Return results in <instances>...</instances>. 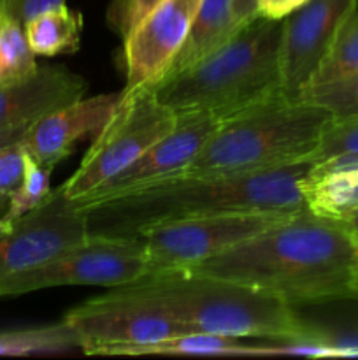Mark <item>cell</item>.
I'll list each match as a JSON object with an SVG mask.
<instances>
[{
	"mask_svg": "<svg viewBox=\"0 0 358 360\" xmlns=\"http://www.w3.org/2000/svg\"><path fill=\"white\" fill-rule=\"evenodd\" d=\"M74 348H81L79 338L65 320L51 323V326L0 330V355L2 357L51 355L74 350Z\"/></svg>",
	"mask_w": 358,
	"mask_h": 360,
	"instance_id": "ffe728a7",
	"label": "cell"
},
{
	"mask_svg": "<svg viewBox=\"0 0 358 360\" xmlns=\"http://www.w3.org/2000/svg\"><path fill=\"white\" fill-rule=\"evenodd\" d=\"M333 157H358V115L332 116L323 129L311 162Z\"/></svg>",
	"mask_w": 358,
	"mask_h": 360,
	"instance_id": "cb8c5ba5",
	"label": "cell"
},
{
	"mask_svg": "<svg viewBox=\"0 0 358 360\" xmlns=\"http://www.w3.org/2000/svg\"><path fill=\"white\" fill-rule=\"evenodd\" d=\"M300 193L316 217L350 221L358 213V157L312 162L300 179Z\"/></svg>",
	"mask_w": 358,
	"mask_h": 360,
	"instance_id": "2e32d148",
	"label": "cell"
},
{
	"mask_svg": "<svg viewBox=\"0 0 358 360\" xmlns=\"http://www.w3.org/2000/svg\"><path fill=\"white\" fill-rule=\"evenodd\" d=\"M281 32L283 20L256 16L209 55L151 86L174 115L211 111L228 118L281 94Z\"/></svg>",
	"mask_w": 358,
	"mask_h": 360,
	"instance_id": "3957f363",
	"label": "cell"
},
{
	"mask_svg": "<svg viewBox=\"0 0 358 360\" xmlns=\"http://www.w3.org/2000/svg\"><path fill=\"white\" fill-rule=\"evenodd\" d=\"M353 297L358 299V276H357V281H354V290H353Z\"/></svg>",
	"mask_w": 358,
	"mask_h": 360,
	"instance_id": "836d02e7",
	"label": "cell"
},
{
	"mask_svg": "<svg viewBox=\"0 0 358 360\" xmlns=\"http://www.w3.org/2000/svg\"><path fill=\"white\" fill-rule=\"evenodd\" d=\"M311 160L260 172L178 176L140 192L86 207L88 231L133 236L147 225L213 214L256 213L288 217L305 211L300 179Z\"/></svg>",
	"mask_w": 358,
	"mask_h": 360,
	"instance_id": "7a4b0ae2",
	"label": "cell"
},
{
	"mask_svg": "<svg viewBox=\"0 0 358 360\" xmlns=\"http://www.w3.org/2000/svg\"><path fill=\"white\" fill-rule=\"evenodd\" d=\"M119 94L79 98L32 123L20 144L28 157L46 169H55L81 139L97 136L114 112Z\"/></svg>",
	"mask_w": 358,
	"mask_h": 360,
	"instance_id": "5bb4252c",
	"label": "cell"
},
{
	"mask_svg": "<svg viewBox=\"0 0 358 360\" xmlns=\"http://www.w3.org/2000/svg\"><path fill=\"white\" fill-rule=\"evenodd\" d=\"M302 98L321 105L332 116H357L358 115V72L333 83L316 84L307 88Z\"/></svg>",
	"mask_w": 358,
	"mask_h": 360,
	"instance_id": "d4e9b609",
	"label": "cell"
},
{
	"mask_svg": "<svg viewBox=\"0 0 358 360\" xmlns=\"http://www.w3.org/2000/svg\"><path fill=\"white\" fill-rule=\"evenodd\" d=\"M200 333L269 341L305 340L311 326L283 299L188 269L147 273L121 285Z\"/></svg>",
	"mask_w": 358,
	"mask_h": 360,
	"instance_id": "277c9868",
	"label": "cell"
},
{
	"mask_svg": "<svg viewBox=\"0 0 358 360\" xmlns=\"http://www.w3.org/2000/svg\"><path fill=\"white\" fill-rule=\"evenodd\" d=\"M161 0H111L107 7V25L116 35L125 39L128 32Z\"/></svg>",
	"mask_w": 358,
	"mask_h": 360,
	"instance_id": "4316f807",
	"label": "cell"
},
{
	"mask_svg": "<svg viewBox=\"0 0 358 360\" xmlns=\"http://www.w3.org/2000/svg\"><path fill=\"white\" fill-rule=\"evenodd\" d=\"M279 218L256 213L181 218L147 225L133 236L146 248L150 273L190 269L260 234Z\"/></svg>",
	"mask_w": 358,
	"mask_h": 360,
	"instance_id": "9c48e42d",
	"label": "cell"
},
{
	"mask_svg": "<svg viewBox=\"0 0 358 360\" xmlns=\"http://www.w3.org/2000/svg\"><path fill=\"white\" fill-rule=\"evenodd\" d=\"M142 355H206V357H265L263 345L213 333H186L154 343Z\"/></svg>",
	"mask_w": 358,
	"mask_h": 360,
	"instance_id": "d6986e66",
	"label": "cell"
},
{
	"mask_svg": "<svg viewBox=\"0 0 358 360\" xmlns=\"http://www.w3.org/2000/svg\"><path fill=\"white\" fill-rule=\"evenodd\" d=\"M51 172V169L42 167V165H39L37 162H34L28 157L23 181L18 186L16 192L11 195L9 204H7L6 211L2 213L0 220H16V218L23 217V214L30 213L32 210L41 206L53 192L51 183H49Z\"/></svg>",
	"mask_w": 358,
	"mask_h": 360,
	"instance_id": "603a6c76",
	"label": "cell"
},
{
	"mask_svg": "<svg viewBox=\"0 0 358 360\" xmlns=\"http://www.w3.org/2000/svg\"><path fill=\"white\" fill-rule=\"evenodd\" d=\"M351 227V231H353V234H354V238L358 239V220H354V221H350V224H347Z\"/></svg>",
	"mask_w": 358,
	"mask_h": 360,
	"instance_id": "d6a6232c",
	"label": "cell"
},
{
	"mask_svg": "<svg viewBox=\"0 0 358 360\" xmlns=\"http://www.w3.org/2000/svg\"><path fill=\"white\" fill-rule=\"evenodd\" d=\"M147 273L146 248L137 236L88 234L83 241L11 281L2 297L70 285L121 287Z\"/></svg>",
	"mask_w": 358,
	"mask_h": 360,
	"instance_id": "ba28073f",
	"label": "cell"
},
{
	"mask_svg": "<svg viewBox=\"0 0 358 360\" xmlns=\"http://www.w3.org/2000/svg\"><path fill=\"white\" fill-rule=\"evenodd\" d=\"M28 127H30V125L14 127V129L0 130V150H2L4 146H9V144L21 141V137L25 136V132H27Z\"/></svg>",
	"mask_w": 358,
	"mask_h": 360,
	"instance_id": "1f68e13d",
	"label": "cell"
},
{
	"mask_svg": "<svg viewBox=\"0 0 358 360\" xmlns=\"http://www.w3.org/2000/svg\"><path fill=\"white\" fill-rule=\"evenodd\" d=\"M307 0H258V16L283 20L291 11L298 9Z\"/></svg>",
	"mask_w": 358,
	"mask_h": 360,
	"instance_id": "f546056e",
	"label": "cell"
},
{
	"mask_svg": "<svg viewBox=\"0 0 358 360\" xmlns=\"http://www.w3.org/2000/svg\"><path fill=\"white\" fill-rule=\"evenodd\" d=\"M86 81L62 65H39L32 76L0 84V130L32 125L42 116L79 101Z\"/></svg>",
	"mask_w": 358,
	"mask_h": 360,
	"instance_id": "9a60e30c",
	"label": "cell"
},
{
	"mask_svg": "<svg viewBox=\"0 0 358 360\" xmlns=\"http://www.w3.org/2000/svg\"><path fill=\"white\" fill-rule=\"evenodd\" d=\"M357 7L358 0H307L283 18L279 51L283 97L302 101L340 27Z\"/></svg>",
	"mask_w": 358,
	"mask_h": 360,
	"instance_id": "7c38bea8",
	"label": "cell"
},
{
	"mask_svg": "<svg viewBox=\"0 0 358 360\" xmlns=\"http://www.w3.org/2000/svg\"><path fill=\"white\" fill-rule=\"evenodd\" d=\"M25 27L0 13V84L25 79L39 69Z\"/></svg>",
	"mask_w": 358,
	"mask_h": 360,
	"instance_id": "44dd1931",
	"label": "cell"
},
{
	"mask_svg": "<svg viewBox=\"0 0 358 360\" xmlns=\"http://www.w3.org/2000/svg\"><path fill=\"white\" fill-rule=\"evenodd\" d=\"M67 6L65 0H0V13L25 25L41 13Z\"/></svg>",
	"mask_w": 358,
	"mask_h": 360,
	"instance_id": "f1b7e54d",
	"label": "cell"
},
{
	"mask_svg": "<svg viewBox=\"0 0 358 360\" xmlns=\"http://www.w3.org/2000/svg\"><path fill=\"white\" fill-rule=\"evenodd\" d=\"M188 271L246 285L291 306L353 297L358 239L346 221L305 210Z\"/></svg>",
	"mask_w": 358,
	"mask_h": 360,
	"instance_id": "6da1fadb",
	"label": "cell"
},
{
	"mask_svg": "<svg viewBox=\"0 0 358 360\" xmlns=\"http://www.w3.org/2000/svg\"><path fill=\"white\" fill-rule=\"evenodd\" d=\"M88 355H142L168 338L197 333L174 315L125 287L90 299L65 315Z\"/></svg>",
	"mask_w": 358,
	"mask_h": 360,
	"instance_id": "52a82bcc",
	"label": "cell"
},
{
	"mask_svg": "<svg viewBox=\"0 0 358 360\" xmlns=\"http://www.w3.org/2000/svg\"><path fill=\"white\" fill-rule=\"evenodd\" d=\"M27 160L28 155L20 141L0 150V217L6 211L11 195L23 181Z\"/></svg>",
	"mask_w": 358,
	"mask_h": 360,
	"instance_id": "484cf974",
	"label": "cell"
},
{
	"mask_svg": "<svg viewBox=\"0 0 358 360\" xmlns=\"http://www.w3.org/2000/svg\"><path fill=\"white\" fill-rule=\"evenodd\" d=\"M90 234L88 214L62 188L30 213L0 220V297L21 274L42 266Z\"/></svg>",
	"mask_w": 358,
	"mask_h": 360,
	"instance_id": "30bf717a",
	"label": "cell"
},
{
	"mask_svg": "<svg viewBox=\"0 0 358 360\" xmlns=\"http://www.w3.org/2000/svg\"><path fill=\"white\" fill-rule=\"evenodd\" d=\"M178 116L160 102L151 84L125 86L111 118L93 137L79 167L60 188L76 200L135 162L168 134Z\"/></svg>",
	"mask_w": 358,
	"mask_h": 360,
	"instance_id": "8992f818",
	"label": "cell"
},
{
	"mask_svg": "<svg viewBox=\"0 0 358 360\" xmlns=\"http://www.w3.org/2000/svg\"><path fill=\"white\" fill-rule=\"evenodd\" d=\"M305 340L318 341L330 348L333 359L358 357V327L347 329H326V327L311 326V333Z\"/></svg>",
	"mask_w": 358,
	"mask_h": 360,
	"instance_id": "83f0119b",
	"label": "cell"
},
{
	"mask_svg": "<svg viewBox=\"0 0 358 360\" xmlns=\"http://www.w3.org/2000/svg\"><path fill=\"white\" fill-rule=\"evenodd\" d=\"M332 112L281 94L228 116L181 176L260 172L311 160Z\"/></svg>",
	"mask_w": 358,
	"mask_h": 360,
	"instance_id": "5b68a950",
	"label": "cell"
},
{
	"mask_svg": "<svg viewBox=\"0 0 358 360\" xmlns=\"http://www.w3.org/2000/svg\"><path fill=\"white\" fill-rule=\"evenodd\" d=\"M232 11L235 23L242 27L258 16V0H232Z\"/></svg>",
	"mask_w": 358,
	"mask_h": 360,
	"instance_id": "4dcf8cb0",
	"label": "cell"
},
{
	"mask_svg": "<svg viewBox=\"0 0 358 360\" xmlns=\"http://www.w3.org/2000/svg\"><path fill=\"white\" fill-rule=\"evenodd\" d=\"M237 28L241 27L235 23L232 0H200V6L197 9L185 42L158 81L167 79V77L188 69L190 65L199 62L200 58L214 51L218 46L228 41Z\"/></svg>",
	"mask_w": 358,
	"mask_h": 360,
	"instance_id": "e0dca14e",
	"label": "cell"
},
{
	"mask_svg": "<svg viewBox=\"0 0 358 360\" xmlns=\"http://www.w3.org/2000/svg\"><path fill=\"white\" fill-rule=\"evenodd\" d=\"M354 72H358V7L340 27L329 55L312 77L311 86L333 83Z\"/></svg>",
	"mask_w": 358,
	"mask_h": 360,
	"instance_id": "7402d4cb",
	"label": "cell"
},
{
	"mask_svg": "<svg viewBox=\"0 0 358 360\" xmlns=\"http://www.w3.org/2000/svg\"><path fill=\"white\" fill-rule=\"evenodd\" d=\"M83 16L67 6L41 13L25 25L30 48L39 56L76 53L81 46Z\"/></svg>",
	"mask_w": 358,
	"mask_h": 360,
	"instance_id": "ac0fdd59",
	"label": "cell"
},
{
	"mask_svg": "<svg viewBox=\"0 0 358 360\" xmlns=\"http://www.w3.org/2000/svg\"><path fill=\"white\" fill-rule=\"evenodd\" d=\"M175 116V125L171 132L158 139L119 174L74 202L81 210H86L181 176L216 132L223 118L211 111L181 112Z\"/></svg>",
	"mask_w": 358,
	"mask_h": 360,
	"instance_id": "8fae6325",
	"label": "cell"
},
{
	"mask_svg": "<svg viewBox=\"0 0 358 360\" xmlns=\"http://www.w3.org/2000/svg\"><path fill=\"white\" fill-rule=\"evenodd\" d=\"M354 220H358V213H357V214H354V217H353V218H351V220H350V221H354ZM350 221H346V224H350Z\"/></svg>",
	"mask_w": 358,
	"mask_h": 360,
	"instance_id": "e575fe53",
	"label": "cell"
},
{
	"mask_svg": "<svg viewBox=\"0 0 358 360\" xmlns=\"http://www.w3.org/2000/svg\"><path fill=\"white\" fill-rule=\"evenodd\" d=\"M200 0H161L123 41L125 86L154 84L185 42Z\"/></svg>",
	"mask_w": 358,
	"mask_h": 360,
	"instance_id": "4fadbf2b",
	"label": "cell"
}]
</instances>
